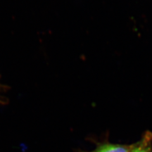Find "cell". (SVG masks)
<instances>
[{"mask_svg": "<svg viewBox=\"0 0 152 152\" xmlns=\"http://www.w3.org/2000/svg\"><path fill=\"white\" fill-rule=\"evenodd\" d=\"M94 148L91 151L79 150L78 152H132L134 143H115L108 141V137L102 141L94 140Z\"/></svg>", "mask_w": 152, "mask_h": 152, "instance_id": "6da1fadb", "label": "cell"}, {"mask_svg": "<svg viewBox=\"0 0 152 152\" xmlns=\"http://www.w3.org/2000/svg\"><path fill=\"white\" fill-rule=\"evenodd\" d=\"M132 152H152V132L147 130L140 140L134 142Z\"/></svg>", "mask_w": 152, "mask_h": 152, "instance_id": "7a4b0ae2", "label": "cell"}, {"mask_svg": "<svg viewBox=\"0 0 152 152\" xmlns=\"http://www.w3.org/2000/svg\"><path fill=\"white\" fill-rule=\"evenodd\" d=\"M8 89H9V88L7 86L1 83V76H0V104H5L7 103L6 98L4 96V93L7 92Z\"/></svg>", "mask_w": 152, "mask_h": 152, "instance_id": "3957f363", "label": "cell"}]
</instances>
